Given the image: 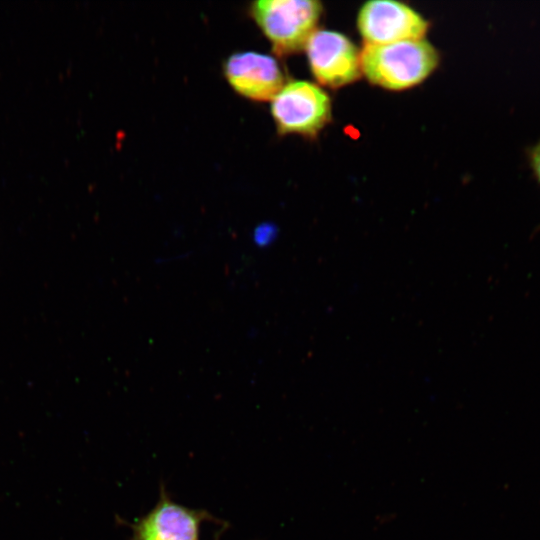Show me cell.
Segmentation results:
<instances>
[{"instance_id":"cell-9","label":"cell","mask_w":540,"mask_h":540,"mask_svg":"<svg viewBox=\"0 0 540 540\" xmlns=\"http://www.w3.org/2000/svg\"><path fill=\"white\" fill-rule=\"evenodd\" d=\"M527 156L533 175L540 185V140L528 149Z\"/></svg>"},{"instance_id":"cell-7","label":"cell","mask_w":540,"mask_h":540,"mask_svg":"<svg viewBox=\"0 0 540 540\" xmlns=\"http://www.w3.org/2000/svg\"><path fill=\"white\" fill-rule=\"evenodd\" d=\"M208 518L207 512L177 504L162 490L156 506L132 525L131 540H199L200 525Z\"/></svg>"},{"instance_id":"cell-3","label":"cell","mask_w":540,"mask_h":540,"mask_svg":"<svg viewBox=\"0 0 540 540\" xmlns=\"http://www.w3.org/2000/svg\"><path fill=\"white\" fill-rule=\"evenodd\" d=\"M271 112L279 134L315 137L331 120L329 95L315 83H285L271 100Z\"/></svg>"},{"instance_id":"cell-8","label":"cell","mask_w":540,"mask_h":540,"mask_svg":"<svg viewBox=\"0 0 540 540\" xmlns=\"http://www.w3.org/2000/svg\"><path fill=\"white\" fill-rule=\"evenodd\" d=\"M277 237V229L273 224H261L253 232V242L258 247H267Z\"/></svg>"},{"instance_id":"cell-6","label":"cell","mask_w":540,"mask_h":540,"mask_svg":"<svg viewBox=\"0 0 540 540\" xmlns=\"http://www.w3.org/2000/svg\"><path fill=\"white\" fill-rule=\"evenodd\" d=\"M224 74L240 95L256 101L272 100L285 84L275 58L258 52H239L224 64Z\"/></svg>"},{"instance_id":"cell-1","label":"cell","mask_w":540,"mask_h":540,"mask_svg":"<svg viewBox=\"0 0 540 540\" xmlns=\"http://www.w3.org/2000/svg\"><path fill=\"white\" fill-rule=\"evenodd\" d=\"M439 53L426 39L384 45L364 44L361 72L373 85L404 90L423 82L436 69Z\"/></svg>"},{"instance_id":"cell-2","label":"cell","mask_w":540,"mask_h":540,"mask_svg":"<svg viewBox=\"0 0 540 540\" xmlns=\"http://www.w3.org/2000/svg\"><path fill=\"white\" fill-rule=\"evenodd\" d=\"M322 11L317 0H259L250 7L251 16L280 56L305 48Z\"/></svg>"},{"instance_id":"cell-4","label":"cell","mask_w":540,"mask_h":540,"mask_svg":"<svg viewBox=\"0 0 540 540\" xmlns=\"http://www.w3.org/2000/svg\"><path fill=\"white\" fill-rule=\"evenodd\" d=\"M304 49L313 76L325 87L346 86L362 74L360 50L342 33L317 29Z\"/></svg>"},{"instance_id":"cell-5","label":"cell","mask_w":540,"mask_h":540,"mask_svg":"<svg viewBox=\"0 0 540 540\" xmlns=\"http://www.w3.org/2000/svg\"><path fill=\"white\" fill-rule=\"evenodd\" d=\"M428 21L405 3L373 0L364 3L357 15V28L364 44L384 45L423 39Z\"/></svg>"}]
</instances>
